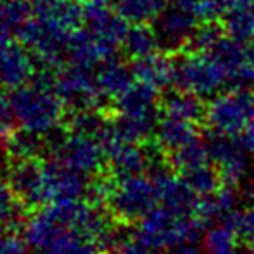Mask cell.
Segmentation results:
<instances>
[{
    "label": "cell",
    "mask_w": 254,
    "mask_h": 254,
    "mask_svg": "<svg viewBox=\"0 0 254 254\" xmlns=\"http://www.w3.org/2000/svg\"><path fill=\"white\" fill-rule=\"evenodd\" d=\"M10 102L17 125L40 135L59 128L66 109L54 88V76L31 78L28 83L10 90Z\"/></svg>",
    "instance_id": "1"
},
{
    "label": "cell",
    "mask_w": 254,
    "mask_h": 254,
    "mask_svg": "<svg viewBox=\"0 0 254 254\" xmlns=\"http://www.w3.org/2000/svg\"><path fill=\"white\" fill-rule=\"evenodd\" d=\"M202 225L192 214H180L164 206H156L138 221V239L154 251H170L182 244L195 242Z\"/></svg>",
    "instance_id": "2"
},
{
    "label": "cell",
    "mask_w": 254,
    "mask_h": 254,
    "mask_svg": "<svg viewBox=\"0 0 254 254\" xmlns=\"http://www.w3.org/2000/svg\"><path fill=\"white\" fill-rule=\"evenodd\" d=\"M45 147L51 157L88 177L101 175L107 164L106 152L97 138L73 130L66 131L61 127L45 135Z\"/></svg>",
    "instance_id": "3"
},
{
    "label": "cell",
    "mask_w": 254,
    "mask_h": 254,
    "mask_svg": "<svg viewBox=\"0 0 254 254\" xmlns=\"http://www.w3.org/2000/svg\"><path fill=\"white\" fill-rule=\"evenodd\" d=\"M159 202L152 177L133 175L116 180L107 207L118 221L125 225L138 223Z\"/></svg>",
    "instance_id": "4"
},
{
    "label": "cell",
    "mask_w": 254,
    "mask_h": 254,
    "mask_svg": "<svg viewBox=\"0 0 254 254\" xmlns=\"http://www.w3.org/2000/svg\"><path fill=\"white\" fill-rule=\"evenodd\" d=\"M254 120V90L235 87L211 97L206 107V121L214 131L239 135Z\"/></svg>",
    "instance_id": "5"
},
{
    "label": "cell",
    "mask_w": 254,
    "mask_h": 254,
    "mask_svg": "<svg viewBox=\"0 0 254 254\" xmlns=\"http://www.w3.org/2000/svg\"><path fill=\"white\" fill-rule=\"evenodd\" d=\"M95 67L92 64L66 63L57 76H54V88L64 107L73 113L85 109H97L101 99Z\"/></svg>",
    "instance_id": "6"
},
{
    "label": "cell",
    "mask_w": 254,
    "mask_h": 254,
    "mask_svg": "<svg viewBox=\"0 0 254 254\" xmlns=\"http://www.w3.org/2000/svg\"><path fill=\"white\" fill-rule=\"evenodd\" d=\"M73 33L74 30L69 28L31 17L19 38L31 51L35 59L40 61L44 66L54 67L63 66L69 59Z\"/></svg>",
    "instance_id": "7"
},
{
    "label": "cell",
    "mask_w": 254,
    "mask_h": 254,
    "mask_svg": "<svg viewBox=\"0 0 254 254\" xmlns=\"http://www.w3.org/2000/svg\"><path fill=\"white\" fill-rule=\"evenodd\" d=\"M206 144L209 149L211 163L218 170L225 185L241 187L248 178L253 177V156L242 140L235 138V135L213 130V133L206 137Z\"/></svg>",
    "instance_id": "8"
},
{
    "label": "cell",
    "mask_w": 254,
    "mask_h": 254,
    "mask_svg": "<svg viewBox=\"0 0 254 254\" xmlns=\"http://www.w3.org/2000/svg\"><path fill=\"white\" fill-rule=\"evenodd\" d=\"M227 78L207 54L192 52L177 63V85L180 90L190 92L201 99L214 97L220 94Z\"/></svg>",
    "instance_id": "9"
},
{
    "label": "cell",
    "mask_w": 254,
    "mask_h": 254,
    "mask_svg": "<svg viewBox=\"0 0 254 254\" xmlns=\"http://www.w3.org/2000/svg\"><path fill=\"white\" fill-rule=\"evenodd\" d=\"M44 177L45 195H47L49 204H63L87 199L92 178H94L81 171L73 170L56 157H49L47 161H44Z\"/></svg>",
    "instance_id": "10"
},
{
    "label": "cell",
    "mask_w": 254,
    "mask_h": 254,
    "mask_svg": "<svg viewBox=\"0 0 254 254\" xmlns=\"http://www.w3.org/2000/svg\"><path fill=\"white\" fill-rule=\"evenodd\" d=\"M7 182L26 209H38L47 204L44 161L12 159L7 168Z\"/></svg>",
    "instance_id": "11"
},
{
    "label": "cell",
    "mask_w": 254,
    "mask_h": 254,
    "mask_svg": "<svg viewBox=\"0 0 254 254\" xmlns=\"http://www.w3.org/2000/svg\"><path fill=\"white\" fill-rule=\"evenodd\" d=\"M152 23L159 40V49H164L168 52L189 47L197 30V16L180 3L166 7Z\"/></svg>",
    "instance_id": "12"
},
{
    "label": "cell",
    "mask_w": 254,
    "mask_h": 254,
    "mask_svg": "<svg viewBox=\"0 0 254 254\" xmlns=\"http://www.w3.org/2000/svg\"><path fill=\"white\" fill-rule=\"evenodd\" d=\"M151 177L156 182L159 204L180 214H192L197 204L199 195L190 187L184 175H177L175 170L166 168L163 163H157L151 168Z\"/></svg>",
    "instance_id": "13"
},
{
    "label": "cell",
    "mask_w": 254,
    "mask_h": 254,
    "mask_svg": "<svg viewBox=\"0 0 254 254\" xmlns=\"http://www.w3.org/2000/svg\"><path fill=\"white\" fill-rule=\"evenodd\" d=\"M109 173L116 180L133 175H142L145 171H151L154 164L159 163L156 149H145L138 145V142L121 140L114 147L106 152Z\"/></svg>",
    "instance_id": "14"
},
{
    "label": "cell",
    "mask_w": 254,
    "mask_h": 254,
    "mask_svg": "<svg viewBox=\"0 0 254 254\" xmlns=\"http://www.w3.org/2000/svg\"><path fill=\"white\" fill-rule=\"evenodd\" d=\"M35 74V56L16 40L0 44V90H14Z\"/></svg>",
    "instance_id": "15"
},
{
    "label": "cell",
    "mask_w": 254,
    "mask_h": 254,
    "mask_svg": "<svg viewBox=\"0 0 254 254\" xmlns=\"http://www.w3.org/2000/svg\"><path fill=\"white\" fill-rule=\"evenodd\" d=\"M207 56L213 59V63L220 67L223 76L227 78V83H232L235 87L248 85V69L251 56L244 47V42L230 37V35H221L216 40V44L209 49Z\"/></svg>",
    "instance_id": "16"
},
{
    "label": "cell",
    "mask_w": 254,
    "mask_h": 254,
    "mask_svg": "<svg viewBox=\"0 0 254 254\" xmlns=\"http://www.w3.org/2000/svg\"><path fill=\"white\" fill-rule=\"evenodd\" d=\"M131 69H133L135 80L151 85L157 92L170 88L177 80V63L156 52L142 59H135Z\"/></svg>",
    "instance_id": "17"
},
{
    "label": "cell",
    "mask_w": 254,
    "mask_h": 254,
    "mask_svg": "<svg viewBox=\"0 0 254 254\" xmlns=\"http://www.w3.org/2000/svg\"><path fill=\"white\" fill-rule=\"evenodd\" d=\"M33 17L52 24L76 30L83 23L80 0H31Z\"/></svg>",
    "instance_id": "18"
},
{
    "label": "cell",
    "mask_w": 254,
    "mask_h": 254,
    "mask_svg": "<svg viewBox=\"0 0 254 254\" xmlns=\"http://www.w3.org/2000/svg\"><path fill=\"white\" fill-rule=\"evenodd\" d=\"M199 138L197 123L194 121L175 118L170 114H161L159 125L156 128V142L157 147L166 151L168 154L190 144Z\"/></svg>",
    "instance_id": "19"
},
{
    "label": "cell",
    "mask_w": 254,
    "mask_h": 254,
    "mask_svg": "<svg viewBox=\"0 0 254 254\" xmlns=\"http://www.w3.org/2000/svg\"><path fill=\"white\" fill-rule=\"evenodd\" d=\"M95 80H97L99 92L104 99L116 101L131 83H133V69L125 63L116 59V56L102 61L95 67Z\"/></svg>",
    "instance_id": "20"
},
{
    "label": "cell",
    "mask_w": 254,
    "mask_h": 254,
    "mask_svg": "<svg viewBox=\"0 0 254 254\" xmlns=\"http://www.w3.org/2000/svg\"><path fill=\"white\" fill-rule=\"evenodd\" d=\"M31 17V0H0V44L21 37Z\"/></svg>",
    "instance_id": "21"
},
{
    "label": "cell",
    "mask_w": 254,
    "mask_h": 254,
    "mask_svg": "<svg viewBox=\"0 0 254 254\" xmlns=\"http://www.w3.org/2000/svg\"><path fill=\"white\" fill-rule=\"evenodd\" d=\"M223 28L241 42L254 38V0H230L223 14Z\"/></svg>",
    "instance_id": "22"
},
{
    "label": "cell",
    "mask_w": 254,
    "mask_h": 254,
    "mask_svg": "<svg viewBox=\"0 0 254 254\" xmlns=\"http://www.w3.org/2000/svg\"><path fill=\"white\" fill-rule=\"evenodd\" d=\"M5 151L10 159H40L42 154L47 152L45 135L35 133L26 128L14 130L5 138Z\"/></svg>",
    "instance_id": "23"
},
{
    "label": "cell",
    "mask_w": 254,
    "mask_h": 254,
    "mask_svg": "<svg viewBox=\"0 0 254 254\" xmlns=\"http://www.w3.org/2000/svg\"><path fill=\"white\" fill-rule=\"evenodd\" d=\"M121 47L128 57L135 61L156 52L159 49V40L154 28L147 26L145 23H135L133 26H128Z\"/></svg>",
    "instance_id": "24"
},
{
    "label": "cell",
    "mask_w": 254,
    "mask_h": 254,
    "mask_svg": "<svg viewBox=\"0 0 254 254\" xmlns=\"http://www.w3.org/2000/svg\"><path fill=\"white\" fill-rule=\"evenodd\" d=\"M163 113L175 118H182V120L199 123L202 118H206V107H204L201 97L190 94V92L178 90V92H171L164 99Z\"/></svg>",
    "instance_id": "25"
},
{
    "label": "cell",
    "mask_w": 254,
    "mask_h": 254,
    "mask_svg": "<svg viewBox=\"0 0 254 254\" xmlns=\"http://www.w3.org/2000/svg\"><path fill=\"white\" fill-rule=\"evenodd\" d=\"M241 241L242 239L234 228L225 223H218L206 230L202 249L206 254H244Z\"/></svg>",
    "instance_id": "26"
},
{
    "label": "cell",
    "mask_w": 254,
    "mask_h": 254,
    "mask_svg": "<svg viewBox=\"0 0 254 254\" xmlns=\"http://www.w3.org/2000/svg\"><path fill=\"white\" fill-rule=\"evenodd\" d=\"M35 254H104L97 244L92 239L81 235L76 230H64L59 237L52 241L51 246H47L42 251Z\"/></svg>",
    "instance_id": "27"
},
{
    "label": "cell",
    "mask_w": 254,
    "mask_h": 254,
    "mask_svg": "<svg viewBox=\"0 0 254 254\" xmlns=\"http://www.w3.org/2000/svg\"><path fill=\"white\" fill-rule=\"evenodd\" d=\"M206 164H211V156L206 140H201V138L170 152V166L180 173H187Z\"/></svg>",
    "instance_id": "28"
},
{
    "label": "cell",
    "mask_w": 254,
    "mask_h": 254,
    "mask_svg": "<svg viewBox=\"0 0 254 254\" xmlns=\"http://www.w3.org/2000/svg\"><path fill=\"white\" fill-rule=\"evenodd\" d=\"M116 10L128 23H151L164 9L166 0H114Z\"/></svg>",
    "instance_id": "29"
},
{
    "label": "cell",
    "mask_w": 254,
    "mask_h": 254,
    "mask_svg": "<svg viewBox=\"0 0 254 254\" xmlns=\"http://www.w3.org/2000/svg\"><path fill=\"white\" fill-rule=\"evenodd\" d=\"M24 209L26 207L16 197L9 182L0 178V230H10L19 225L23 221Z\"/></svg>",
    "instance_id": "30"
},
{
    "label": "cell",
    "mask_w": 254,
    "mask_h": 254,
    "mask_svg": "<svg viewBox=\"0 0 254 254\" xmlns=\"http://www.w3.org/2000/svg\"><path fill=\"white\" fill-rule=\"evenodd\" d=\"M211 164L195 168V170H190V171H187V173H182L197 195L214 194V192L220 189L221 177H220V173H218L216 168H213Z\"/></svg>",
    "instance_id": "31"
},
{
    "label": "cell",
    "mask_w": 254,
    "mask_h": 254,
    "mask_svg": "<svg viewBox=\"0 0 254 254\" xmlns=\"http://www.w3.org/2000/svg\"><path fill=\"white\" fill-rule=\"evenodd\" d=\"M230 0H178V3L187 7L197 19L204 23H214L218 17H223Z\"/></svg>",
    "instance_id": "32"
},
{
    "label": "cell",
    "mask_w": 254,
    "mask_h": 254,
    "mask_svg": "<svg viewBox=\"0 0 254 254\" xmlns=\"http://www.w3.org/2000/svg\"><path fill=\"white\" fill-rule=\"evenodd\" d=\"M225 225L232 227L242 241L251 242L254 239V206H246L242 209H237Z\"/></svg>",
    "instance_id": "33"
},
{
    "label": "cell",
    "mask_w": 254,
    "mask_h": 254,
    "mask_svg": "<svg viewBox=\"0 0 254 254\" xmlns=\"http://www.w3.org/2000/svg\"><path fill=\"white\" fill-rule=\"evenodd\" d=\"M220 37L221 31L218 26H214V23H204L202 26H197L189 47H192L195 52H207Z\"/></svg>",
    "instance_id": "34"
},
{
    "label": "cell",
    "mask_w": 254,
    "mask_h": 254,
    "mask_svg": "<svg viewBox=\"0 0 254 254\" xmlns=\"http://www.w3.org/2000/svg\"><path fill=\"white\" fill-rule=\"evenodd\" d=\"M31 248L28 246L24 235L17 232L0 230V254H30Z\"/></svg>",
    "instance_id": "35"
},
{
    "label": "cell",
    "mask_w": 254,
    "mask_h": 254,
    "mask_svg": "<svg viewBox=\"0 0 254 254\" xmlns=\"http://www.w3.org/2000/svg\"><path fill=\"white\" fill-rule=\"evenodd\" d=\"M17 125L16 114L12 109L10 95H5L0 90V138H7L14 131Z\"/></svg>",
    "instance_id": "36"
},
{
    "label": "cell",
    "mask_w": 254,
    "mask_h": 254,
    "mask_svg": "<svg viewBox=\"0 0 254 254\" xmlns=\"http://www.w3.org/2000/svg\"><path fill=\"white\" fill-rule=\"evenodd\" d=\"M109 254H156V251L149 248V246H145L135 234H130V237L125 239V241Z\"/></svg>",
    "instance_id": "37"
},
{
    "label": "cell",
    "mask_w": 254,
    "mask_h": 254,
    "mask_svg": "<svg viewBox=\"0 0 254 254\" xmlns=\"http://www.w3.org/2000/svg\"><path fill=\"white\" fill-rule=\"evenodd\" d=\"M239 194H241V201L244 202V206H254V175L241 185Z\"/></svg>",
    "instance_id": "38"
},
{
    "label": "cell",
    "mask_w": 254,
    "mask_h": 254,
    "mask_svg": "<svg viewBox=\"0 0 254 254\" xmlns=\"http://www.w3.org/2000/svg\"><path fill=\"white\" fill-rule=\"evenodd\" d=\"M241 140H242V144L246 145V149L251 152V156L254 157V120L248 125V128L242 131Z\"/></svg>",
    "instance_id": "39"
},
{
    "label": "cell",
    "mask_w": 254,
    "mask_h": 254,
    "mask_svg": "<svg viewBox=\"0 0 254 254\" xmlns=\"http://www.w3.org/2000/svg\"><path fill=\"white\" fill-rule=\"evenodd\" d=\"M168 254H206V251L194 244V242H189V244H182L177 248L170 249Z\"/></svg>",
    "instance_id": "40"
},
{
    "label": "cell",
    "mask_w": 254,
    "mask_h": 254,
    "mask_svg": "<svg viewBox=\"0 0 254 254\" xmlns=\"http://www.w3.org/2000/svg\"><path fill=\"white\" fill-rule=\"evenodd\" d=\"M7 157H9V154H7V151L0 149V175L5 173L7 168H9V163H10V161H7Z\"/></svg>",
    "instance_id": "41"
},
{
    "label": "cell",
    "mask_w": 254,
    "mask_h": 254,
    "mask_svg": "<svg viewBox=\"0 0 254 254\" xmlns=\"http://www.w3.org/2000/svg\"><path fill=\"white\" fill-rule=\"evenodd\" d=\"M248 85L254 90V54H251L249 59V69H248Z\"/></svg>",
    "instance_id": "42"
},
{
    "label": "cell",
    "mask_w": 254,
    "mask_h": 254,
    "mask_svg": "<svg viewBox=\"0 0 254 254\" xmlns=\"http://www.w3.org/2000/svg\"><path fill=\"white\" fill-rule=\"evenodd\" d=\"M249 254H254V239H253V241L251 242H249Z\"/></svg>",
    "instance_id": "43"
}]
</instances>
